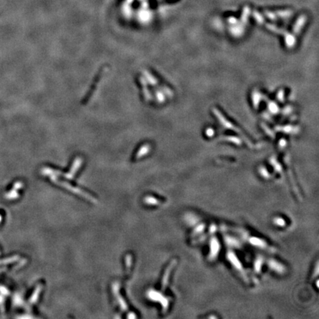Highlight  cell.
<instances>
[{"label": "cell", "mask_w": 319, "mask_h": 319, "mask_svg": "<svg viewBox=\"0 0 319 319\" xmlns=\"http://www.w3.org/2000/svg\"><path fill=\"white\" fill-rule=\"evenodd\" d=\"M214 129H208L206 131V135L208 136V137H212L213 135H214Z\"/></svg>", "instance_id": "cell-18"}, {"label": "cell", "mask_w": 319, "mask_h": 319, "mask_svg": "<svg viewBox=\"0 0 319 319\" xmlns=\"http://www.w3.org/2000/svg\"><path fill=\"white\" fill-rule=\"evenodd\" d=\"M22 186H23V184L21 183V182H16L15 184H14V189H15V190H17V189H21Z\"/></svg>", "instance_id": "cell-16"}, {"label": "cell", "mask_w": 319, "mask_h": 319, "mask_svg": "<svg viewBox=\"0 0 319 319\" xmlns=\"http://www.w3.org/2000/svg\"><path fill=\"white\" fill-rule=\"evenodd\" d=\"M2 215L0 214V222H1V221H2Z\"/></svg>", "instance_id": "cell-22"}, {"label": "cell", "mask_w": 319, "mask_h": 319, "mask_svg": "<svg viewBox=\"0 0 319 319\" xmlns=\"http://www.w3.org/2000/svg\"><path fill=\"white\" fill-rule=\"evenodd\" d=\"M284 92L283 90H280L278 93V95H277V98L279 100V101L283 102L284 100Z\"/></svg>", "instance_id": "cell-15"}, {"label": "cell", "mask_w": 319, "mask_h": 319, "mask_svg": "<svg viewBox=\"0 0 319 319\" xmlns=\"http://www.w3.org/2000/svg\"><path fill=\"white\" fill-rule=\"evenodd\" d=\"M126 271L127 274L130 273L131 266H132V256L127 255L126 257Z\"/></svg>", "instance_id": "cell-10"}, {"label": "cell", "mask_w": 319, "mask_h": 319, "mask_svg": "<svg viewBox=\"0 0 319 319\" xmlns=\"http://www.w3.org/2000/svg\"><path fill=\"white\" fill-rule=\"evenodd\" d=\"M113 292H114V294H115V296L116 298H117V301H118V303H119V304H120L121 310H123V311L127 310V309H128L127 304H126L125 301L123 299L121 296H120V293H119V285L117 284V283L113 284Z\"/></svg>", "instance_id": "cell-3"}, {"label": "cell", "mask_w": 319, "mask_h": 319, "mask_svg": "<svg viewBox=\"0 0 319 319\" xmlns=\"http://www.w3.org/2000/svg\"><path fill=\"white\" fill-rule=\"evenodd\" d=\"M41 289H42V284H38L36 287V288L34 293H33L31 299H30V302H31V304H33V303L36 302L37 299H38V296H39L40 293H41Z\"/></svg>", "instance_id": "cell-5"}, {"label": "cell", "mask_w": 319, "mask_h": 319, "mask_svg": "<svg viewBox=\"0 0 319 319\" xmlns=\"http://www.w3.org/2000/svg\"><path fill=\"white\" fill-rule=\"evenodd\" d=\"M262 129H264V132L267 133V134L268 135L270 136V137H273V138H274L275 137V134H274V132H272V131L271 130V129H269V128L267 126H262Z\"/></svg>", "instance_id": "cell-12"}, {"label": "cell", "mask_w": 319, "mask_h": 319, "mask_svg": "<svg viewBox=\"0 0 319 319\" xmlns=\"http://www.w3.org/2000/svg\"><path fill=\"white\" fill-rule=\"evenodd\" d=\"M227 139H228V140H230L231 142H233V143H234L235 144H236V145H239L241 143L240 140H239V138H238V137H227Z\"/></svg>", "instance_id": "cell-13"}, {"label": "cell", "mask_w": 319, "mask_h": 319, "mask_svg": "<svg viewBox=\"0 0 319 319\" xmlns=\"http://www.w3.org/2000/svg\"><path fill=\"white\" fill-rule=\"evenodd\" d=\"M50 179H51V180L53 181V182H55L56 184H58V185H60L61 186L65 188V189H67V190L70 191V192H72L73 193L77 194H79L80 196L84 197L85 199H88V200H90V202H93V203H96V202H97V199H96L95 197H93V196H91L90 194H88L87 192H84V191H81V189H78V188L74 187V186H73V185L67 183V182H63V181L59 180V179H57L55 176H51L50 177Z\"/></svg>", "instance_id": "cell-1"}, {"label": "cell", "mask_w": 319, "mask_h": 319, "mask_svg": "<svg viewBox=\"0 0 319 319\" xmlns=\"http://www.w3.org/2000/svg\"><path fill=\"white\" fill-rule=\"evenodd\" d=\"M174 262H175L174 261H172V262L169 264V267H168L167 269H166V272H165L164 276H163V281H162V289H163V290H164L165 287H166V285H167L168 281H169V276H170V273H171V271H172V268H174Z\"/></svg>", "instance_id": "cell-4"}, {"label": "cell", "mask_w": 319, "mask_h": 319, "mask_svg": "<svg viewBox=\"0 0 319 319\" xmlns=\"http://www.w3.org/2000/svg\"><path fill=\"white\" fill-rule=\"evenodd\" d=\"M144 201L146 204H149V205H157V204H159V201L155 199V197H146L144 199Z\"/></svg>", "instance_id": "cell-9"}, {"label": "cell", "mask_w": 319, "mask_h": 319, "mask_svg": "<svg viewBox=\"0 0 319 319\" xmlns=\"http://www.w3.org/2000/svg\"><path fill=\"white\" fill-rule=\"evenodd\" d=\"M3 302H4L3 296L0 295V305H2V304H3Z\"/></svg>", "instance_id": "cell-20"}, {"label": "cell", "mask_w": 319, "mask_h": 319, "mask_svg": "<svg viewBox=\"0 0 319 319\" xmlns=\"http://www.w3.org/2000/svg\"><path fill=\"white\" fill-rule=\"evenodd\" d=\"M5 270V268H2V269H0V273L2 272V271H4Z\"/></svg>", "instance_id": "cell-21"}, {"label": "cell", "mask_w": 319, "mask_h": 319, "mask_svg": "<svg viewBox=\"0 0 319 319\" xmlns=\"http://www.w3.org/2000/svg\"><path fill=\"white\" fill-rule=\"evenodd\" d=\"M16 190L14 189V190H11V192H8V194H6L5 196V197L8 199H16L17 197H19V194L16 192Z\"/></svg>", "instance_id": "cell-7"}, {"label": "cell", "mask_w": 319, "mask_h": 319, "mask_svg": "<svg viewBox=\"0 0 319 319\" xmlns=\"http://www.w3.org/2000/svg\"><path fill=\"white\" fill-rule=\"evenodd\" d=\"M0 293H1V294L3 296H7L9 294V291H8V289L5 288V287H4L3 286H1V285H0Z\"/></svg>", "instance_id": "cell-14"}, {"label": "cell", "mask_w": 319, "mask_h": 319, "mask_svg": "<svg viewBox=\"0 0 319 319\" xmlns=\"http://www.w3.org/2000/svg\"><path fill=\"white\" fill-rule=\"evenodd\" d=\"M80 165H81V161H80V160H79V161H78H78H76V163L74 164V166H73L72 170H70V173L66 174H64V176H65L67 178V179H72V178H73V176L75 175L76 171L78 170V169L79 168Z\"/></svg>", "instance_id": "cell-6"}, {"label": "cell", "mask_w": 319, "mask_h": 319, "mask_svg": "<svg viewBox=\"0 0 319 319\" xmlns=\"http://www.w3.org/2000/svg\"><path fill=\"white\" fill-rule=\"evenodd\" d=\"M268 108L271 110V112H272L273 113H276V112L278 110V106L276 105V103L271 102V103H268Z\"/></svg>", "instance_id": "cell-11"}, {"label": "cell", "mask_w": 319, "mask_h": 319, "mask_svg": "<svg viewBox=\"0 0 319 319\" xmlns=\"http://www.w3.org/2000/svg\"><path fill=\"white\" fill-rule=\"evenodd\" d=\"M129 318H136L137 316H136V315H135L133 313H131V314H129L127 316Z\"/></svg>", "instance_id": "cell-19"}, {"label": "cell", "mask_w": 319, "mask_h": 319, "mask_svg": "<svg viewBox=\"0 0 319 319\" xmlns=\"http://www.w3.org/2000/svg\"><path fill=\"white\" fill-rule=\"evenodd\" d=\"M276 223L277 224V225H281V226H283V225H284V220H283L281 218H276Z\"/></svg>", "instance_id": "cell-17"}, {"label": "cell", "mask_w": 319, "mask_h": 319, "mask_svg": "<svg viewBox=\"0 0 319 319\" xmlns=\"http://www.w3.org/2000/svg\"><path fill=\"white\" fill-rule=\"evenodd\" d=\"M19 259L18 256H14L13 257H10L8 258H4V259L0 260V264H9V263L14 262V261H17Z\"/></svg>", "instance_id": "cell-8"}, {"label": "cell", "mask_w": 319, "mask_h": 319, "mask_svg": "<svg viewBox=\"0 0 319 319\" xmlns=\"http://www.w3.org/2000/svg\"><path fill=\"white\" fill-rule=\"evenodd\" d=\"M149 297L150 299L155 300V301H160L161 302L162 306H163V309L164 310H167L168 306H169V302H168L167 299L166 298L163 296L161 294H160L159 293L156 291H153V290H151L149 292Z\"/></svg>", "instance_id": "cell-2"}]
</instances>
